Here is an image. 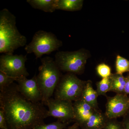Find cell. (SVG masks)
Returning a JSON list of instances; mask_svg holds the SVG:
<instances>
[{"instance_id": "obj_6", "label": "cell", "mask_w": 129, "mask_h": 129, "mask_svg": "<svg viewBox=\"0 0 129 129\" xmlns=\"http://www.w3.org/2000/svg\"><path fill=\"white\" fill-rule=\"evenodd\" d=\"M88 58L87 52L81 49L75 51L58 52L54 60L61 72L79 75L84 71Z\"/></svg>"}, {"instance_id": "obj_4", "label": "cell", "mask_w": 129, "mask_h": 129, "mask_svg": "<svg viewBox=\"0 0 129 129\" xmlns=\"http://www.w3.org/2000/svg\"><path fill=\"white\" fill-rule=\"evenodd\" d=\"M62 45V42L53 33L39 30L35 33L32 41L25 46L24 50L27 54L34 53L37 59L57 50Z\"/></svg>"}, {"instance_id": "obj_10", "label": "cell", "mask_w": 129, "mask_h": 129, "mask_svg": "<svg viewBox=\"0 0 129 129\" xmlns=\"http://www.w3.org/2000/svg\"><path fill=\"white\" fill-rule=\"evenodd\" d=\"M16 81L19 91L28 101L35 103L41 102V92L36 75L31 79H17Z\"/></svg>"}, {"instance_id": "obj_13", "label": "cell", "mask_w": 129, "mask_h": 129, "mask_svg": "<svg viewBox=\"0 0 129 129\" xmlns=\"http://www.w3.org/2000/svg\"><path fill=\"white\" fill-rule=\"evenodd\" d=\"M98 96L96 90L92 87L91 81H86L83 89L81 99L89 104L94 108L98 109L97 98Z\"/></svg>"}, {"instance_id": "obj_17", "label": "cell", "mask_w": 129, "mask_h": 129, "mask_svg": "<svg viewBox=\"0 0 129 129\" xmlns=\"http://www.w3.org/2000/svg\"><path fill=\"white\" fill-rule=\"evenodd\" d=\"M96 90L98 94L99 95H106L108 91H110L111 88V80L110 76L103 78L100 81L96 83Z\"/></svg>"}, {"instance_id": "obj_22", "label": "cell", "mask_w": 129, "mask_h": 129, "mask_svg": "<svg viewBox=\"0 0 129 129\" xmlns=\"http://www.w3.org/2000/svg\"><path fill=\"white\" fill-rule=\"evenodd\" d=\"M103 129H124L122 123L115 119H108Z\"/></svg>"}, {"instance_id": "obj_3", "label": "cell", "mask_w": 129, "mask_h": 129, "mask_svg": "<svg viewBox=\"0 0 129 129\" xmlns=\"http://www.w3.org/2000/svg\"><path fill=\"white\" fill-rule=\"evenodd\" d=\"M41 64L36 78L41 91L43 104L51 98L62 75L55 60L49 56L41 58Z\"/></svg>"}, {"instance_id": "obj_11", "label": "cell", "mask_w": 129, "mask_h": 129, "mask_svg": "<svg viewBox=\"0 0 129 129\" xmlns=\"http://www.w3.org/2000/svg\"><path fill=\"white\" fill-rule=\"evenodd\" d=\"M73 106L74 120L78 123L79 127L85 123L92 114L98 110L81 99L74 102Z\"/></svg>"}, {"instance_id": "obj_15", "label": "cell", "mask_w": 129, "mask_h": 129, "mask_svg": "<svg viewBox=\"0 0 129 129\" xmlns=\"http://www.w3.org/2000/svg\"><path fill=\"white\" fill-rule=\"evenodd\" d=\"M111 80L110 91L117 94H124L125 86L126 83V78L123 75L117 73L112 74L110 76Z\"/></svg>"}, {"instance_id": "obj_19", "label": "cell", "mask_w": 129, "mask_h": 129, "mask_svg": "<svg viewBox=\"0 0 129 129\" xmlns=\"http://www.w3.org/2000/svg\"><path fill=\"white\" fill-rule=\"evenodd\" d=\"M68 123H63L57 120L55 122L48 124H46L44 123L37 125L33 129H63L67 127Z\"/></svg>"}, {"instance_id": "obj_21", "label": "cell", "mask_w": 129, "mask_h": 129, "mask_svg": "<svg viewBox=\"0 0 129 129\" xmlns=\"http://www.w3.org/2000/svg\"><path fill=\"white\" fill-rule=\"evenodd\" d=\"M96 70L97 73L102 78L109 77L112 74L111 68L105 63H102L98 65Z\"/></svg>"}, {"instance_id": "obj_20", "label": "cell", "mask_w": 129, "mask_h": 129, "mask_svg": "<svg viewBox=\"0 0 129 129\" xmlns=\"http://www.w3.org/2000/svg\"><path fill=\"white\" fill-rule=\"evenodd\" d=\"M17 79L11 77L0 71V91L14 83Z\"/></svg>"}, {"instance_id": "obj_1", "label": "cell", "mask_w": 129, "mask_h": 129, "mask_svg": "<svg viewBox=\"0 0 129 129\" xmlns=\"http://www.w3.org/2000/svg\"><path fill=\"white\" fill-rule=\"evenodd\" d=\"M0 92V108L5 114L9 129H33L44 123L48 110L41 102L28 101L14 83Z\"/></svg>"}, {"instance_id": "obj_9", "label": "cell", "mask_w": 129, "mask_h": 129, "mask_svg": "<svg viewBox=\"0 0 129 129\" xmlns=\"http://www.w3.org/2000/svg\"><path fill=\"white\" fill-rule=\"evenodd\" d=\"M106 115L108 119H116L125 115L129 110V97L124 94L108 97Z\"/></svg>"}, {"instance_id": "obj_12", "label": "cell", "mask_w": 129, "mask_h": 129, "mask_svg": "<svg viewBox=\"0 0 129 129\" xmlns=\"http://www.w3.org/2000/svg\"><path fill=\"white\" fill-rule=\"evenodd\" d=\"M108 119L106 114L97 110L80 127L82 129H103Z\"/></svg>"}, {"instance_id": "obj_23", "label": "cell", "mask_w": 129, "mask_h": 129, "mask_svg": "<svg viewBox=\"0 0 129 129\" xmlns=\"http://www.w3.org/2000/svg\"><path fill=\"white\" fill-rule=\"evenodd\" d=\"M0 128L2 129H9L5 114L1 109L0 110Z\"/></svg>"}, {"instance_id": "obj_14", "label": "cell", "mask_w": 129, "mask_h": 129, "mask_svg": "<svg viewBox=\"0 0 129 129\" xmlns=\"http://www.w3.org/2000/svg\"><path fill=\"white\" fill-rule=\"evenodd\" d=\"M33 8L45 12L52 13L56 10L57 0H27Z\"/></svg>"}, {"instance_id": "obj_2", "label": "cell", "mask_w": 129, "mask_h": 129, "mask_svg": "<svg viewBox=\"0 0 129 129\" xmlns=\"http://www.w3.org/2000/svg\"><path fill=\"white\" fill-rule=\"evenodd\" d=\"M26 37L16 26V16L8 9L0 11V53L12 54L19 47L27 45Z\"/></svg>"}, {"instance_id": "obj_16", "label": "cell", "mask_w": 129, "mask_h": 129, "mask_svg": "<svg viewBox=\"0 0 129 129\" xmlns=\"http://www.w3.org/2000/svg\"><path fill=\"white\" fill-rule=\"evenodd\" d=\"M82 0H57L56 10L68 11H79L82 8Z\"/></svg>"}, {"instance_id": "obj_5", "label": "cell", "mask_w": 129, "mask_h": 129, "mask_svg": "<svg viewBox=\"0 0 129 129\" xmlns=\"http://www.w3.org/2000/svg\"><path fill=\"white\" fill-rule=\"evenodd\" d=\"M86 81L81 80L76 75L67 73L62 75L54 92L55 99L75 102L81 99Z\"/></svg>"}, {"instance_id": "obj_25", "label": "cell", "mask_w": 129, "mask_h": 129, "mask_svg": "<svg viewBox=\"0 0 129 129\" xmlns=\"http://www.w3.org/2000/svg\"><path fill=\"white\" fill-rule=\"evenodd\" d=\"M126 78V83L125 86L124 94L127 95H129V75Z\"/></svg>"}, {"instance_id": "obj_24", "label": "cell", "mask_w": 129, "mask_h": 129, "mask_svg": "<svg viewBox=\"0 0 129 129\" xmlns=\"http://www.w3.org/2000/svg\"><path fill=\"white\" fill-rule=\"evenodd\" d=\"M122 123L124 129H129V114L125 117Z\"/></svg>"}, {"instance_id": "obj_26", "label": "cell", "mask_w": 129, "mask_h": 129, "mask_svg": "<svg viewBox=\"0 0 129 129\" xmlns=\"http://www.w3.org/2000/svg\"><path fill=\"white\" fill-rule=\"evenodd\" d=\"M79 125L78 123L75 122L72 126L68 127V129H78Z\"/></svg>"}, {"instance_id": "obj_7", "label": "cell", "mask_w": 129, "mask_h": 129, "mask_svg": "<svg viewBox=\"0 0 129 129\" xmlns=\"http://www.w3.org/2000/svg\"><path fill=\"white\" fill-rule=\"evenodd\" d=\"M27 55L3 54L0 56V71L16 79L29 75L25 66Z\"/></svg>"}, {"instance_id": "obj_18", "label": "cell", "mask_w": 129, "mask_h": 129, "mask_svg": "<svg viewBox=\"0 0 129 129\" xmlns=\"http://www.w3.org/2000/svg\"><path fill=\"white\" fill-rule=\"evenodd\" d=\"M116 73L123 75L125 72H129V61L120 55L116 57L115 62Z\"/></svg>"}, {"instance_id": "obj_8", "label": "cell", "mask_w": 129, "mask_h": 129, "mask_svg": "<svg viewBox=\"0 0 129 129\" xmlns=\"http://www.w3.org/2000/svg\"><path fill=\"white\" fill-rule=\"evenodd\" d=\"M44 105L48 108V117H53L64 123L74 120L73 102L51 98L45 103Z\"/></svg>"}]
</instances>
